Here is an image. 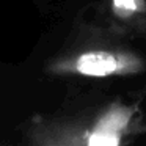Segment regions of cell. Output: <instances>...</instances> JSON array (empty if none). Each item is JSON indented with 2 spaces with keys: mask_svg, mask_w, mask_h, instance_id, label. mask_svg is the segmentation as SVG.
Instances as JSON below:
<instances>
[{
  "mask_svg": "<svg viewBox=\"0 0 146 146\" xmlns=\"http://www.w3.org/2000/svg\"><path fill=\"white\" fill-rule=\"evenodd\" d=\"M77 71L83 76L105 77L116 72L121 63L113 54L108 52H86L77 58Z\"/></svg>",
  "mask_w": 146,
  "mask_h": 146,
  "instance_id": "obj_1",
  "label": "cell"
},
{
  "mask_svg": "<svg viewBox=\"0 0 146 146\" xmlns=\"http://www.w3.org/2000/svg\"><path fill=\"white\" fill-rule=\"evenodd\" d=\"M130 113L126 110H115L107 113L101 121H99L96 130H108V132H119L127 124Z\"/></svg>",
  "mask_w": 146,
  "mask_h": 146,
  "instance_id": "obj_2",
  "label": "cell"
},
{
  "mask_svg": "<svg viewBox=\"0 0 146 146\" xmlns=\"http://www.w3.org/2000/svg\"><path fill=\"white\" fill-rule=\"evenodd\" d=\"M113 7L118 14L127 16L132 11L138 10V0H113Z\"/></svg>",
  "mask_w": 146,
  "mask_h": 146,
  "instance_id": "obj_4",
  "label": "cell"
},
{
  "mask_svg": "<svg viewBox=\"0 0 146 146\" xmlns=\"http://www.w3.org/2000/svg\"><path fill=\"white\" fill-rule=\"evenodd\" d=\"M119 145V132L108 130H94L88 140V146H118Z\"/></svg>",
  "mask_w": 146,
  "mask_h": 146,
  "instance_id": "obj_3",
  "label": "cell"
}]
</instances>
